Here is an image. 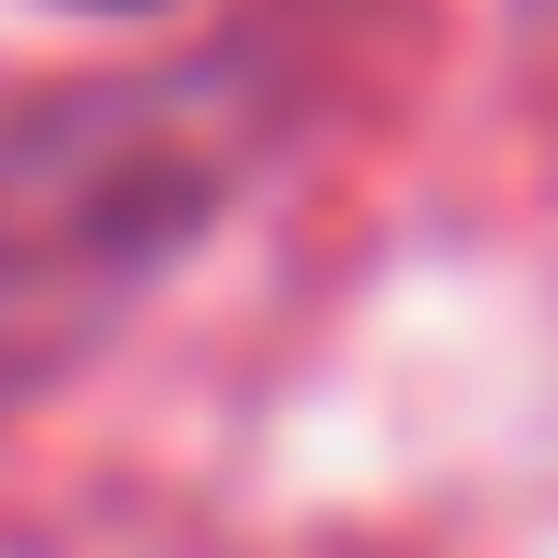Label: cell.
<instances>
[{"mask_svg":"<svg viewBox=\"0 0 558 558\" xmlns=\"http://www.w3.org/2000/svg\"><path fill=\"white\" fill-rule=\"evenodd\" d=\"M308 104V29L265 15L162 74H88L45 104H0V324H88L177 265L235 192L279 162Z\"/></svg>","mask_w":558,"mask_h":558,"instance_id":"obj_1","label":"cell"},{"mask_svg":"<svg viewBox=\"0 0 558 558\" xmlns=\"http://www.w3.org/2000/svg\"><path fill=\"white\" fill-rule=\"evenodd\" d=\"M74 15H147V0H74Z\"/></svg>","mask_w":558,"mask_h":558,"instance_id":"obj_2","label":"cell"}]
</instances>
